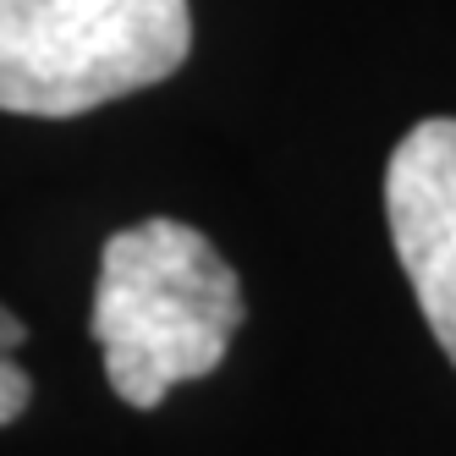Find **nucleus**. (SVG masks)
Instances as JSON below:
<instances>
[{"mask_svg": "<svg viewBox=\"0 0 456 456\" xmlns=\"http://www.w3.org/2000/svg\"><path fill=\"white\" fill-rule=\"evenodd\" d=\"M242 324L237 270L204 232L182 220H143L116 232L100 253L94 341L105 379L126 407H159L176 385L225 363Z\"/></svg>", "mask_w": 456, "mask_h": 456, "instance_id": "1", "label": "nucleus"}, {"mask_svg": "<svg viewBox=\"0 0 456 456\" xmlns=\"http://www.w3.org/2000/svg\"><path fill=\"white\" fill-rule=\"evenodd\" d=\"M390 242L440 352L456 363V121H418L385 171Z\"/></svg>", "mask_w": 456, "mask_h": 456, "instance_id": "3", "label": "nucleus"}, {"mask_svg": "<svg viewBox=\"0 0 456 456\" xmlns=\"http://www.w3.org/2000/svg\"><path fill=\"white\" fill-rule=\"evenodd\" d=\"M22 341H28V324L0 303V423H17L28 412V402H34V379H28L22 363H17Z\"/></svg>", "mask_w": 456, "mask_h": 456, "instance_id": "4", "label": "nucleus"}, {"mask_svg": "<svg viewBox=\"0 0 456 456\" xmlns=\"http://www.w3.org/2000/svg\"><path fill=\"white\" fill-rule=\"evenodd\" d=\"M187 50V0H0V110L83 116L166 83Z\"/></svg>", "mask_w": 456, "mask_h": 456, "instance_id": "2", "label": "nucleus"}]
</instances>
